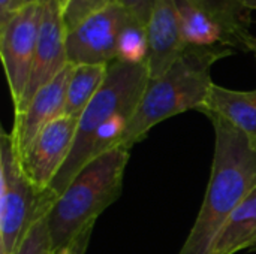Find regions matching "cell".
I'll return each mask as SVG.
<instances>
[{
    "mask_svg": "<svg viewBox=\"0 0 256 254\" xmlns=\"http://www.w3.org/2000/svg\"><path fill=\"white\" fill-rule=\"evenodd\" d=\"M214 154L207 192L196 220L178 254H210L230 216L256 189V150L230 123L208 117Z\"/></svg>",
    "mask_w": 256,
    "mask_h": 254,
    "instance_id": "cell-1",
    "label": "cell"
},
{
    "mask_svg": "<svg viewBox=\"0 0 256 254\" xmlns=\"http://www.w3.org/2000/svg\"><path fill=\"white\" fill-rule=\"evenodd\" d=\"M232 52L234 49L225 45H188L183 54L164 75L150 79L120 145L132 150L134 145L142 141L147 133L164 120L189 109L198 111L214 84L212 81V66L230 57Z\"/></svg>",
    "mask_w": 256,
    "mask_h": 254,
    "instance_id": "cell-2",
    "label": "cell"
},
{
    "mask_svg": "<svg viewBox=\"0 0 256 254\" xmlns=\"http://www.w3.org/2000/svg\"><path fill=\"white\" fill-rule=\"evenodd\" d=\"M130 150L116 147L87 163L48 214L54 253L87 241L98 217L118 199Z\"/></svg>",
    "mask_w": 256,
    "mask_h": 254,
    "instance_id": "cell-3",
    "label": "cell"
},
{
    "mask_svg": "<svg viewBox=\"0 0 256 254\" xmlns=\"http://www.w3.org/2000/svg\"><path fill=\"white\" fill-rule=\"evenodd\" d=\"M148 82L147 63L130 64L114 60L108 64L104 84L78 118L72 150L48 189L50 195L57 199L75 175L92 162L94 135L105 121L120 112L134 115Z\"/></svg>",
    "mask_w": 256,
    "mask_h": 254,
    "instance_id": "cell-4",
    "label": "cell"
},
{
    "mask_svg": "<svg viewBox=\"0 0 256 254\" xmlns=\"http://www.w3.org/2000/svg\"><path fill=\"white\" fill-rule=\"evenodd\" d=\"M39 195L22 171L10 132L0 136V254H14L38 208Z\"/></svg>",
    "mask_w": 256,
    "mask_h": 254,
    "instance_id": "cell-5",
    "label": "cell"
},
{
    "mask_svg": "<svg viewBox=\"0 0 256 254\" xmlns=\"http://www.w3.org/2000/svg\"><path fill=\"white\" fill-rule=\"evenodd\" d=\"M42 19V0H28L0 27V55L6 73L14 111L21 105L34 60Z\"/></svg>",
    "mask_w": 256,
    "mask_h": 254,
    "instance_id": "cell-6",
    "label": "cell"
},
{
    "mask_svg": "<svg viewBox=\"0 0 256 254\" xmlns=\"http://www.w3.org/2000/svg\"><path fill=\"white\" fill-rule=\"evenodd\" d=\"M132 16L118 3L92 15L66 34L68 61L80 64H110L117 60L118 34Z\"/></svg>",
    "mask_w": 256,
    "mask_h": 254,
    "instance_id": "cell-7",
    "label": "cell"
},
{
    "mask_svg": "<svg viewBox=\"0 0 256 254\" xmlns=\"http://www.w3.org/2000/svg\"><path fill=\"white\" fill-rule=\"evenodd\" d=\"M78 120L60 115L51 121L20 157L24 174L38 195L48 192L63 168L75 139Z\"/></svg>",
    "mask_w": 256,
    "mask_h": 254,
    "instance_id": "cell-8",
    "label": "cell"
},
{
    "mask_svg": "<svg viewBox=\"0 0 256 254\" xmlns=\"http://www.w3.org/2000/svg\"><path fill=\"white\" fill-rule=\"evenodd\" d=\"M66 34L60 1L42 0V19L34 60L21 105L15 114L22 112L36 93L44 85L51 82L69 64L66 52Z\"/></svg>",
    "mask_w": 256,
    "mask_h": 254,
    "instance_id": "cell-9",
    "label": "cell"
},
{
    "mask_svg": "<svg viewBox=\"0 0 256 254\" xmlns=\"http://www.w3.org/2000/svg\"><path fill=\"white\" fill-rule=\"evenodd\" d=\"M74 64H68L51 82L44 85L27 108L15 114V121L10 130V136L18 156L21 157L27 148L34 142L39 133L56 118L63 115L66 105V93Z\"/></svg>",
    "mask_w": 256,
    "mask_h": 254,
    "instance_id": "cell-10",
    "label": "cell"
},
{
    "mask_svg": "<svg viewBox=\"0 0 256 254\" xmlns=\"http://www.w3.org/2000/svg\"><path fill=\"white\" fill-rule=\"evenodd\" d=\"M150 79L164 75L188 48L180 27L176 0H154L153 12L147 24Z\"/></svg>",
    "mask_w": 256,
    "mask_h": 254,
    "instance_id": "cell-11",
    "label": "cell"
},
{
    "mask_svg": "<svg viewBox=\"0 0 256 254\" xmlns=\"http://www.w3.org/2000/svg\"><path fill=\"white\" fill-rule=\"evenodd\" d=\"M198 111L230 123L256 150V90L238 91L213 84Z\"/></svg>",
    "mask_w": 256,
    "mask_h": 254,
    "instance_id": "cell-12",
    "label": "cell"
},
{
    "mask_svg": "<svg viewBox=\"0 0 256 254\" xmlns=\"http://www.w3.org/2000/svg\"><path fill=\"white\" fill-rule=\"evenodd\" d=\"M195 6L208 13L228 36L232 49L252 51L256 48V37L250 31V9L244 0H190Z\"/></svg>",
    "mask_w": 256,
    "mask_h": 254,
    "instance_id": "cell-13",
    "label": "cell"
},
{
    "mask_svg": "<svg viewBox=\"0 0 256 254\" xmlns=\"http://www.w3.org/2000/svg\"><path fill=\"white\" fill-rule=\"evenodd\" d=\"M256 246V189L222 226L210 254H236Z\"/></svg>",
    "mask_w": 256,
    "mask_h": 254,
    "instance_id": "cell-14",
    "label": "cell"
},
{
    "mask_svg": "<svg viewBox=\"0 0 256 254\" xmlns=\"http://www.w3.org/2000/svg\"><path fill=\"white\" fill-rule=\"evenodd\" d=\"M182 34L190 46H230L225 30L190 0H176ZM231 48V46H230Z\"/></svg>",
    "mask_w": 256,
    "mask_h": 254,
    "instance_id": "cell-15",
    "label": "cell"
},
{
    "mask_svg": "<svg viewBox=\"0 0 256 254\" xmlns=\"http://www.w3.org/2000/svg\"><path fill=\"white\" fill-rule=\"evenodd\" d=\"M108 64H80L74 66L69 79L66 105L63 115L80 118L98 90L105 81Z\"/></svg>",
    "mask_w": 256,
    "mask_h": 254,
    "instance_id": "cell-16",
    "label": "cell"
},
{
    "mask_svg": "<svg viewBox=\"0 0 256 254\" xmlns=\"http://www.w3.org/2000/svg\"><path fill=\"white\" fill-rule=\"evenodd\" d=\"M56 198L50 195V192L39 195L34 217L30 222L14 254H56L48 225V214Z\"/></svg>",
    "mask_w": 256,
    "mask_h": 254,
    "instance_id": "cell-17",
    "label": "cell"
},
{
    "mask_svg": "<svg viewBox=\"0 0 256 254\" xmlns=\"http://www.w3.org/2000/svg\"><path fill=\"white\" fill-rule=\"evenodd\" d=\"M148 39L147 28L130 18L118 34L117 40V60L130 64L147 63Z\"/></svg>",
    "mask_w": 256,
    "mask_h": 254,
    "instance_id": "cell-18",
    "label": "cell"
},
{
    "mask_svg": "<svg viewBox=\"0 0 256 254\" xmlns=\"http://www.w3.org/2000/svg\"><path fill=\"white\" fill-rule=\"evenodd\" d=\"M116 1L117 0H66V3L62 4V15L66 33L72 31L82 21L104 10Z\"/></svg>",
    "mask_w": 256,
    "mask_h": 254,
    "instance_id": "cell-19",
    "label": "cell"
},
{
    "mask_svg": "<svg viewBox=\"0 0 256 254\" xmlns=\"http://www.w3.org/2000/svg\"><path fill=\"white\" fill-rule=\"evenodd\" d=\"M117 1L128 10V13L135 21L147 27L148 19L153 12L154 0H117Z\"/></svg>",
    "mask_w": 256,
    "mask_h": 254,
    "instance_id": "cell-20",
    "label": "cell"
},
{
    "mask_svg": "<svg viewBox=\"0 0 256 254\" xmlns=\"http://www.w3.org/2000/svg\"><path fill=\"white\" fill-rule=\"evenodd\" d=\"M27 3L28 0H0V27H3Z\"/></svg>",
    "mask_w": 256,
    "mask_h": 254,
    "instance_id": "cell-21",
    "label": "cell"
},
{
    "mask_svg": "<svg viewBox=\"0 0 256 254\" xmlns=\"http://www.w3.org/2000/svg\"><path fill=\"white\" fill-rule=\"evenodd\" d=\"M86 246H87V243H80V244H75V246H72L69 249H64V250L58 252L57 254H84Z\"/></svg>",
    "mask_w": 256,
    "mask_h": 254,
    "instance_id": "cell-22",
    "label": "cell"
},
{
    "mask_svg": "<svg viewBox=\"0 0 256 254\" xmlns=\"http://www.w3.org/2000/svg\"><path fill=\"white\" fill-rule=\"evenodd\" d=\"M244 4H246L250 10H256V0H244Z\"/></svg>",
    "mask_w": 256,
    "mask_h": 254,
    "instance_id": "cell-23",
    "label": "cell"
},
{
    "mask_svg": "<svg viewBox=\"0 0 256 254\" xmlns=\"http://www.w3.org/2000/svg\"><path fill=\"white\" fill-rule=\"evenodd\" d=\"M58 1H60V4H64L66 3V0H58Z\"/></svg>",
    "mask_w": 256,
    "mask_h": 254,
    "instance_id": "cell-24",
    "label": "cell"
},
{
    "mask_svg": "<svg viewBox=\"0 0 256 254\" xmlns=\"http://www.w3.org/2000/svg\"><path fill=\"white\" fill-rule=\"evenodd\" d=\"M250 252H254V253H256V246H255V247H254V249H252V250H250Z\"/></svg>",
    "mask_w": 256,
    "mask_h": 254,
    "instance_id": "cell-25",
    "label": "cell"
},
{
    "mask_svg": "<svg viewBox=\"0 0 256 254\" xmlns=\"http://www.w3.org/2000/svg\"><path fill=\"white\" fill-rule=\"evenodd\" d=\"M254 54H255V58H256V48H255V49H254Z\"/></svg>",
    "mask_w": 256,
    "mask_h": 254,
    "instance_id": "cell-26",
    "label": "cell"
}]
</instances>
